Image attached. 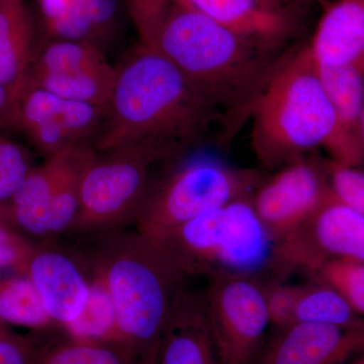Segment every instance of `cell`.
Wrapping results in <instances>:
<instances>
[{"instance_id": "30bf717a", "label": "cell", "mask_w": 364, "mask_h": 364, "mask_svg": "<svg viewBox=\"0 0 364 364\" xmlns=\"http://www.w3.org/2000/svg\"><path fill=\"white\" fill-rule=\"evenodd\" d=\"M331 195L326 165L299 159L284 165L252 195L261 221L277 241L298 233Z\"/></svg>"}, {"instance_id": "484cf974", "label": "cell", "mask_w": 364, "mask_h": 364, "mask_svg": "<svg viewBox=\"0 0 364 364\" xmlns=\"http://www.w3.org/2000/svg\"><path fill=\"white\" fill-rule=\"evenodd\" d=\"M67 336L85 341L117 339V313L107 289L90 280V293L85 310L76 320L64 326Z\"/></svg>"}, {"instance_id": "836d02e7", "label": "cell", "mask_w": 364, "mask_h": 364, "mask_svg": "<svg viewBox=\"0 0 364 364\" xmlns=\"http://www.w3.org/2000/svg\"><path fill=\"white\" fill-rule=\"evenodd\" d=\"M16 123V104L11 93L0 81V129L14 128Z\"/></svg>"}, {"instance_id": "74e56055", "label": "cell", "mask_w": 364, "mask_h": 364, "mask_svg": "<svg viewBox=\"0 0 364 364\" xmlns=\"http://www.w3.org/2000/svg\"><path fill=\"white\" fill-rule=\"evenodd\" d=\"M359 140H360L361 149L364 156V112L361 117L360 126H359Z\"/></svg>"}, {"instance_id": "ab89813d", "label": "cell", "mask_w": 364, "mask_h": 364, "mask_svg": "<svg viewBox=\"0 0 364 364\" xmlns=\"http://www.w3.org/2000/svg\"><path fill=\"white\" fill-rule=\"evenodd\" d=\"M313 1H315L316 4H318V6H321L324 9V7L327 6L331 0H313Z\"/></svg>"}, {"instance_id": "e575fe53", "label": "cell", "mask_w": 364, "mask_h": 364, "mask_svg": "<svg viewBox=\"0 0 364 364\" xmlns=\"http://www.w3.org/2000/svg\"><path fill=\"white\" fill-rule=\"evenodd\" d=\"M0 227H16L9 203H0Z\"/></svg>"}, {"instance_id": "4dcf8cb0", "label": "cell", "mask_w": 364, "mask_h": 364, "mask_svg": "<svg viewBox=\"0 0 364 364\" xmlns=\"http://www.w3.org/2000/svg\"><path fill=\"white\" fill-rule=\"evenodd\" d=\"M35 248L14 228L0 227V272L26 275Z\"/></svg>"}, {"instance_id": "2e32d148", "label": "cell", "mask_w": 364, "mask_h": 364, "mask_svg": "<svg viewBox=\"0 0 364 364\" xmlns=\"http://www.w3.org/2000/svg\"><path fill=\"white\" fill-rule=\"evenodd\" d=\"M157 364H221L203 294L184 289L158 345Z\"/></svg>"}, {"instance_id": "9a60e30c", "label": "cell", "mask_w": 364, "mask_h": 364, "mask_svg": "<svg viewBox=\"0 0 364 364\" xmlns=\"http://www.w3.org/2000/svg\"><path fill=\"white\" fill-rule=\"evenodd\" d=\"M173 4L198 11L230 32L272 50L294 35L296 21L291 9L265 0H172Z\"/></svg>"}, {"instance_id": "44dd1931", "label": "cell", "mask_w": 364, "mask_h": 364, "mask_svg": "<svg viewBox=\"0 0 364 364\" xmlns=\"http://www.w3.org/2000/svg\"><path fill=\"white\" fill-rule=\"evenodd\" d=\"M117 11V0H71L61 14L46 21V25L58 40L97 46L95 40L114 26Z\"/></svg>"}, {"instance_id": "52a82bcc", "label": "cell", "mask_w": 364, "mask_h": 364, "mask_svg": "<svg viewBox=\"0 0 364 364\" xmlns=\"http://www.w3.org/2000/svg\"><path fill=\"white\" fill-rule=\"evenodd\" d=\"M171 157L149 144L95 150L81 176L79 210L70 231L100 233L133 221L152 186L151 170Z\"/></svg>"}, {"instance_id": "5b68a950", "label": "cell", "mask_w": 364, "mask_h": 364, "mask_svg": "<svg viewBox=\"0 0 364 364\" xmlns=\"http://www.w3.org/2000/svg\"><path fill=\"white\" fill-rule=\"evenodd\" d=\"M156 242L186 277H255L279 267V241L261 221L252 196L200 215Z\"/></svg>"}, {"instance_id": "7c38bea8", "label": "cell", "mask_w": 364, "mask_h": 364, "mask_svg": "<svg viewBox=\"0 0 364 364\" xmlns=\"http://www.w3.org/2000/svg\"><path fill=\"white\" fill-rule=\"evenodd\" d=\"M289 267L312 272L327 259L364 262V215L347 207L333 195L298 233L282 241Z\"/></svg>"}, {"instance_id": "603a6c76", "label": "cell", "mask_w": 364, "mask_h": 364, "mask_svg": "<svg viewBox=\"0 0 364 364\" xmlns=\"http://www.w3.org/2000/svg\"><path fill=\"white\" fill-rule=\"evenodd\" d=\"M95 148L90 144L75 146L69 151L50 203V236L68 231L73 226L80 203L81 176Z\"/></svg>"}, {"instance_id": "f35d334b", "label": "cell", "mask_w": 364, "mask_h": 364, "mask_svg": "<svg viewBox=\"0 0 364 364\" xmlns=\"http://www.w3.org/2000/svg\"><path fill=\"white\" fill-rule=\"evenodd\" d=\"M346 364H364V353L363 355L358 356V358L349 361V363Z\"/></svg>"}, {"instance_id": "7402d4cb", "label": "cell", "mask_w": 364, "mask_h": 364, "mask_svg": "<svg viewBox=\"0 0 364 364\" xmlns=\"http://www.w3.org/2000/svg\"><path fill=\"white\" fill-rule=\"evenodd\" d=\"M317 65L340 128L347 138L360 145L359 126L364 112V73L351 67Z\"/></svg>"}, {"instance_id": "1f68e13d", "label": "cell", "mask_w": 364, "mask_h": 364, "mask_svg": "<svg viewBox=\"0 0 364 364\" xmlns=\"http://www.w3.org/2000/svg\"><path fill=\"white\" fill-rule=\"evenodd\" d=\"M172 0H127L131 20L140 36L141 43L148 45Z\"/></svg>"}, {"instance_id": "4316f807", "label": "cell", "mask_w": 364, "mask_h": 364, "mask_svg": "<svg viewBox=\"0 0 364 364\" xmlns=\"http://www.w3.org/2000/svg\"><path fill=\"white\" fill-rule=\"evenodd\" d=\"M318 282L338 291L354 312L364 318V262L327 259L312 270Z\"/></svg>"}, {"instance_id": "ba28073f", "label": "cell", "mask_w": 364, "mask_h": 364, "mask_svg": "<svg viewBox=\"0 0 364 364\" xmlns=\"http://www.w3.org/2000/svg\"><path fill=\"white\" fill-rule=\"evenodd\" d=\"M203 296L220 363L257 364L270 324L264 287L255 277L215 275Z\"/></svg>"}, {"instance_id": "5bb4252c", "label": "cell", "mask_w": 364, "mask_h": 364, "mask_svg": "<svg viewBox=\"0 0 364 364\" xmlns=\"http://www.w3.org/2000/svg\"><path fill=\"white\" fill-rule=\"evenodd\" d=\"M53 324L73 322L85 310L90 280L75 256L53 246H36L28 273Z\"/></svg>"}, {"instance_id": "277c9868", "label": "cell", "mask_w": 364, "mask_h": 364, "mask_svg": "<svg viewBox=\"0 0 364 364\" xmlns=\"http://www.w3.org/2000/svg\"><path fill=\"white\" fill-rule=\"evenodd\" d=\"M170 60L225 117L249 114L277 65L269 50L172 2L149 44Z\"/></svg>"}, {"instance_id": "e0dca14e", "label": "cell", "mask_w": 364, "mask_h": 364, "mask_svg": "<svg viewBox=\"0 0 364 364\" xmlns=\"http://www.w3.org/2000/svg\"><path fill=\"white\" fill-rule=\"evenodd\" d=\"M308 46L318 65L364 73V0H331Z\"/></svg>"}, {"instance_id": "d6a6232c", "label": "cell", "mask_w": 364, "mask_h": 364, "mask_svg": "<svg viewBox=\"0 0 364 364\" xmlns=\"http://www.w3.org/2000/svg\"><path fill=\"white\" fill-rule=\"evenodd\" d=\"M33 342L0 322V364H32Z\"/></svg>"}, {"instance_id": "8d00e7d4", "label": "cell", "mask_w": 364, "mask_h": 364, "mask_svg": "<svg viewBox=\"0 0 364 364\" xmlns=\"http://www.w3.org/2000/svg\"><path fill=\"white\" fill-rule=\"evenodd\" d=\"M265 1L272 4V6L286 7V9H289V6L291 4V0H265Z\"/></svg>"}, {"instance_id": "8fae6325", "label": "cell", "mask_w": 364, "mask_h": 364, "mask_svg": "<svg viewBox=\"0 0 364 364\" xmlns=\"http://www.w3.org/2000/svg\"><path fill=\"white\" fill-rule=\"evenodd\" d=\"M105 107L65 100L42 88L26 87L16 107V129L50 157L97 136Z\"/></svg>"}, {"instance_id": "4fadbf2b", "label": "cell", "mask_w": 364, "mask_h": 364, "mask_svg": "<svg viewBox=\"0 0 364 364\" xmlns=\"http://www.w3.org/2000/svg\"><path fill=\"white\" fill-rule=\"evenodd\" d=\"M364 353V324L299 322L282 330L257 364H346Z\"/></svg>"}, {"instance_id": "3957f363", "label": "cell", "mask_w": 364, "mask_h": 364, "mask_svg": "<svg viewBox=\"0 0 364 364\" xmlns=\"http://www.w3.org/2000/svg\"><path fill=\"white\" fill-rule=\"evenodd\" d=\"M83 236L74 256L111 296L117 341L143 353L159 341L186 275L156 241L139 232L114 229Z\"/></svg>"}, {"instance_id": "cb8c5ba5", "label": "cell", "mask_w": 364, "mask_h": 364, "mask_svg": "<svg viewBox=\"0 0 364 364\" xmlns=\"http://www.w3.org/2000/svg\"><path fill=\"white\" fill-rule=\"evenodd\" d=\"M0 322L32 330L53 324L28 275L0 277Z\"/></svg>"}, {"instance_id": "f546056e", "label": "cell", "mask_w": 364, "mask_h": 364, "mask_svg": "<svg viewBox=\"0 0 364 364\" xmlns=\"http://www.w3.org/2000/svg\"><path fill=\"white\" fill-rule=\"evenodd\" d=\"M303 287L272 284L264 287L265 303L270 324L284 330L296 323V309Z\"/></svg>"}, {"instance_id": "83f0119b", "label": "cell", "mask_w": 364, "mask_h": 364, "mask_svg": "<svg viewBox=\"0 0 364 364\" xmlns=\"http://www.w3.org/2000/svg\"><path fill=\"white\" fill-rule=\"evenodd\" d=\"M28 151L0 136V203H9L30 170Z\"/></svg>"}, {"instance_id": "d6986e66", "label": "cell", "mask_w": 364, "mask_h": 364, "mask_svg": "<svg viewBox=\"0 0 364 364\" xmlns=\"http://www.w3.org/2000/svg\"><path fill=\"white\" fill-rule=\"evenodd\" d=\"M71 148L47 157L42 165L30 170L9 202L14 226L32 236H50V203Z\"/></svg>"}, {"instance_id": "7a4b0ae2", "label": "cell", "mask_w": 364, "mask_h": 364, "mask_svg": "<svg viewBox=\"0 0 364 364\" xmlns=\"http://www.w3.org/2000/svg\"><path fill=\"white\" fill-rule=\"evenodd\" d=\"M250 116L251 144L265 166H284L316 148L345 166L364 162L360 145L340 128L308 44L277 61Z\"/></svg>"}, {"instance_id": "ffe728a7", "label": "cell", "mask_w": 364, "mask_h": 364, "mask_svg": "<svg viewBox=\"0 0 364 364\" xmlns=\"http://www.w3.org/2000/svg\"><path fill=\"white\" fill-rule=\"evenodd\" d=\"M142 352L122 341H85L68 337L33 343L32 364H136Z\"/></svg>"}, {"instance_id": "8992f818", "label": "cell", "mask_w": 364, "mask_h": 364, "mask_svg": "<svg viewBox=\"0 0 364 364\" xmlns=\"http://www.w3.org/2000/svg\"><path fill=\"white\" fill-rule=\"evenodd\" d=\"M253 172L235 168L214 157L195 158L151 186L134 217L136 231L158 241L200 215L252 196Z\"/></svg>"}, {"instance_id": "9c48e42d", "label": "cell", "mask_w": 364, "mask_h": 364, "mask_svg": "<svg viewBox=\"0 0 364 364\" xmlns=\"http://www.w3.org/2000/svg\"><path fill=\"white\" fill-rule=\"evenodd\" d=\"M116 74V67L97 46L56 40L33 61L26 87L42 88L65 100L107 109Z\"/></svg>"}, {"instance_id": "f1b7e54d", "label": "cell", "mask_w": 364, "mask_h": 364, "mask_svg": "<svg viewBox=\"0 0 364 364\" xmlns=\"http://www.w3.org/2000/svg\"><path fill=\"white\" fill-rule=\"evenodd\" d=\"M333 195L347 207L364 215V171L330 160L326 164Z\"/></svg>"}, {"instance_id": "ac0fdd59", "label": "cell", "mask_w": 364, "mask_h": 364, "mask_svg": "<svg viewBox=\"0 0 364 364\" xmlns=\"http://www.w3.org/2000/svg\"><path fill=\"white\" fill-rule=\"evenodd\" d=\"M33 63L32 21L23 0H0V81L16 107Z\"/></svg>"}, {"instance_id": "d4e9b609", "label": "cell", "mask_w": 364, "mask_h": 364, "mask_svg": "<svg viewBox=\"0 0 364 364\" xmlns=\"http://www.w3.org/2000/svg\"><path fill=\"white\" fill-rule=\"evenodd\" d=\"M322 323L337 326L364 324L343 296L328 284L303 287L296 309V323Z\"/></svg>"}, {"instance_id": "6da1fadb", "label": "cell", "mask_w": 364, "mask_h": 364, "mask_svg": "<svg viewBox=\"0 0 364 364\" xmlns=\"http://www.w3.org/2000/svg\"><path fill=\"white\" fill-rule=\"evenodd\" d=\"M95 151L149 144L172 156L202 142L224 117L164 55L141 43L116 67Z\"/></svg>"}, {"instance_id": "d590c367", "label": "cell", "mask_w": 364, "mask_h": 364, "mask_svg": "<svg viewBox=\"0 0 364 364\" xmlns=\"http://www.w3.org/2000/svg\"><path fill=\"white\" fill-rule=\"evenodd\" d=\"M158 345L159 341L144 351L136 364H157Z\"/></svg>"}]
</instances>
